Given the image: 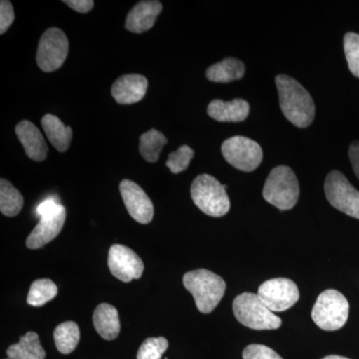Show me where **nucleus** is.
Segmentation results:
<instances>
[{"mask_svg": "<svg viewBox=\"0 0 359 359\" xmlns=\"http://www.w3.org/2000/svg\"><path fill=\"white\" fill-rule=\"evenodd\" d=\"M276 84L285 117L299 128L309 127L316 116V105L308 90L289 75H278Z\"/></svg>", "mask_w": 359, "mask_h": 359, "instance_id": "f257e3e1", "label": "nucleus"}, {"mask_svg": "<svg viewBox=\"0 0 359 359\" xmlns=\"http://www.w3.org/2000/svg\"><path fill=\"white\" fill-rule=\"evenodd\" d=\"M184 287L192 294L196 306L202 313L217 308L226 292V283L221 276L208 269L189 271L183 278Z\"/></svg>", "mask_w": 359, "mask_h": 359, "instance_id": "f03ea898", "label": "nucleus"}, {"mask_svg": "<svg viewBox=\"0 0 359 359\" xmlns=\"http://www.w3.org/2000/svg\"><path fill=\"white\" fill-rule=\"evenodd\" d=\"M226 189V185H222L211 175L203 174L194 180L191 186V197L204 214L219 218L228 214L231 209Z\"/></svg>", "mask_w": 359, "mask_h": 359, "instance_id": "7ed1b4c3", "label": "nucleus"}, {"mask_svg": "<svg viewBox=\"0 0 359 359\" xmlns=\"http://www.w3.org/2000/svg\"><path fill=\"white\" fill-rule=\"evenodd\" d=\"M263 196L280 211L292 209L299 198V180L294 172L287 166L273 168L264 184Z\"/></svg>", "mask_w": 359, "mask_h": 359, "instance_id": "20e7f679", "label": "nucleus"}, {"mask_svg": "<svg viewBox=\"0 0 359 359\" xmlns=\"http://www.w3.org/2000/svg\"><path fill=\"white\" fill-rule=\"evenodd\" d=\"M233 311L238 323L252 330H278L282 325V320L264 304L259 294L252 292L238 295Z\"/></svg>", "mask_w": 359, "mask_h": 359, "instance_id": "39448f33", "label": "nucleus"}, {"mask_svg": "<svg viewBox=\"0 0 359 359\" xmlns=\"http://www.w3.org/2000/svg\"><path fill=\"white\" fill-rule=\"evenodd\" d=\"M36 214L40 217L39 223L26 240V245L32 250L40 249L57 237L66 219L65 208L54 198H48L39 204Z\"/></svg>", "mask_w": 359, "mask_h": 359, "instance_id": "423d86ee", "label": "nucleus"}, {"mask_svg": "<svg viewBox=\"0 0 359 359\" xmlns=\"http://www.w3.org/2000/svg\"><path fill=\"white\" fill-rule=\"evenodd\" d=\"M349 304L341 292L327 290L321 292L314 304L311 318L325 332L340 330L348 320Z\"/></svg>", "mask_w": 359, "mask_h": 359, "instance_id": "0eeeda50", "label": "nucleus"}, {"mask_svg": "<svg viewBox=\"0 0 359 359\" xmlns=\"http://www.w3.org/2000/svg\"><path fill=\"white\" fill-rule=\"evenodd\" d=\"M224 159L243 172H252L263 161V150L256 141L244 136L226 139L222 145Z\"/></svg>", "mask_w": 359, "mask_h": 359, "instance_id": "6e6552de", "label": "nucleus"}, {"mask_svg": "<svg viewBox=\"0 0 359 359\" xmlns=\"http://www.w3.org/2000/svg\"><path fill=\"white\" fill-rule=\"evenodd\" d=\"M69 42L62 30L51 27L42 34L36 53V62L44 72L59 69L67 58Z\"/></svg>", "mask_w": 359, "mask_h": 359, "instance_id": "1a4fd4ad", "label": "nucleus"}, {"mask_svg": "<svg viewBox=\"0 0 359 359\" xmlns=\"http://www.w3.org/2000/svg\"><path fill=\"white\" fill-rule=\"evenodd\" d=\"M325 192L332 207L359 219V192L341 172L332 171L327 175Z\"/></svg>", "mask_w": 359, "mask_h": 359, "instance_id": "9d476101", "label": "nucleus"}, {"mask_svg": "<svg viewBox=\"0 0 359 359\" xmlns=\"http://www.w3.org/2000/svg\"><path fill=\"white\" fill-rule=\"evenodd\" d=\"M259 297L271 311H285L299 299L297 285L289 278H273L259 287Z\"/></svg>", "mask_w": 359, "mask_h": 359, "instance_id": "9b49d317", "label": "nucleus"}, {"mask_svg": "<svg viewBox=\"0 0 359 359\" xmlns=\"http://www.w3.org/2000/svg\"><path fill=\"white\" fill-rule=\"evenodd\" d=\"M108 266L111 273L123 283L139 280L144 271L140 257L130 248L119 244L110 248Z\"/></svg>", "mask_w": 359, "mask_h": 359, "instance_id": "f8f14e48", "label": "nucleus"}, {"mask_svg": "<svg viewBox=\"0 0 359 359\" xmlns=\"http://www.w3.org/2000/svg\"><path fill=\"white\" fill-rule=\"evenodd\" d=\"M120 192L130 216L138 223H151L154 217V205L145 191L134 182L123 180Z\"/></svg>", "mask_w": 359, "mask_h": 359, "instance_id": "ddd939ff", "label": "nucleus"}, {"mask_svg": "<svg viewBox=\"0 0 359 359\" xmlns=\"http://www.w3.org/2000/svg\"><path fill=\"white\" fill-rule=\"evenodd\" d=\"M147 89V78L141 74H126L116 80L111 93L116 102L130 105L141 101L145 97Z\"/></svg>", "mask_w": 359, "mask_h": 359, "instance_id": "4468645a", "label": "nucleus"}, {"mask_svg": "<svg viewBox=\"0 0 359 359\" xmlns=\"http://www.w3.org/2000/svg\"><path fill=\"white\" fill-rule=\"evenodd\" d=\"M163 6L158 0L140 1L130 11L125 27L133 33L148 32L154 26L158 15L162 13Z\"/></svg>", "mask_w": 359, "mask_h": 359, "instance_id": "2eb2a0df", "label": "nucleus"}, {"mask_svg": "<svg viewBox=\"0 0 359 359\" xmlns=\"http://www.w3.org/2000/svg\"><path fill=\"white\" fill-rule=\"evenodd\" d=\"M15 133L22 144L28 158L36 162L46 159L48 146L39 129L33 123L25 120L16 125Z\"/></svg>", "mask_w": 359, "mask_h": 359, "instance_id": "dca6fc26", "label": "nucleus"}, {"mask_svg": "<svg viewBox=\"0 0 359 359\" xmlns=\"http://www.w3.org/2000/svg\"><path fill=\"white\" fill-rule=\"evenodd\" d=\"M208 115L219 122L238 123L247 119L250 113V104L244 99L231 101L215 99L208 106Z\"/></svg>", "mask_w": 359, "mask_h": 359, "instance_id": "f3484780", "label": "nucleus"}, {"mask_svg": "<svg viewBox=\"0 0 359 359\" xmlns=\"http://www.w3.org/2000/svg\"><path fill=\"white\" fill-rule=\"evenodd\" d=\"M96 332L102 339L113 340L120 334V320L118 311L109 304H101L93 313Z\"/></svg>", "mask_w": 359, "mask_h": 359, "instance_id": "a211bd4d", "label": "nucleus"}, {"mask_svg": "<svg viewBox=\"0 0 359 359\" xmlns=\"http://www.w3.org/2000/svg\"><path fill=\"white\" fill-rule=\"evenodd\" d=\"M245 73V66L237 58L229 57L221 62L210 66L205 71V77L215 83H230L242 79Z\"/></svg>", "mask_w": 359, "mask_h": 359, "instance_id": "6ab92c4d", "label": "nucleus"}, {"mask_svg": "<svg viewBox=\"0 0 359 359\" xmlns=\"http://www.w3.org/2000/svg\"><path fill=\"white\" fill-rule=\"evenodd\" d=\"M47 138L59 152H65L69 148L72 140V129L66 126L58 117L52 114L43 116L41 120Z\"/></svg>", "mask_w": 359, "mask_h": 359, "instance_id": "aec40b11", "label": "nucleus"}, {"mask_svg": "<svg viewBox=\"0 0 359 359\" xmlns=\"http://www.w3.org/2000/svg\"><path fill=\"white\" fill-rule=\"evenodd\" d=\"M6 355L11 359H45V351L36 332H28L20 342L7 348Z\"/></svg>", "mask_w": 359, "mask_h": 359, "instance_id": "412c9836", "label": "nucleus"}, {"mask_svg": "<svg viewBox=\"0 0 359 359\" xmlns=\"http://www.w3.org/2000/svg\"><path fill=\"white\" fill-rule=\"evenodd\" d=\"M54 341L59 353L69 354L75 351L80 340V330L76 323L66 321L54 330Z\"/></svg>", "mask_w": 359, "mask_h": 359, "instance_id": "4be33fe9", "label": "nucleus"}, {"mask_svg": "<svg viewBox=\"0 0 359 359\" xmlns=\"http://www.w3.org/2000/svg\"><path fill=\"white\" fill-rule=\"evenodd\" d=\"M168 143L164 134L156 129H151L140 136V151L142 157L149 163H155L159 160L161 151Z\"/></svg>", "mask_w": 359, "mask_h": 359, "instance_id": "5701e85b", "label": "nucleus"}, {"mask_svg": "<svg viewBox=\"0 0 359 359\" xmlns=\"http://www.w3.org/2000/svg\"><path fill=\"white\" fill-rule=\"evenodd\" d=\"M23 207V197L7 180L0 181V211L6 217H15Z\"/></svg>", "mask_w": 359, "mask_h": 359, "instance_id": "b1692460", "label": "nucleus"}, {"mask_svg": "<svg viewBox=\"0 0 359 359\" xmlns=\"http://www.w3.org/2000/svg\"><path fill=\"white\" fill-rule=\"evenodd\" d=\"M58 294V287L49 278L35 280L27 295V304L32 306H42L52 301Z\"/></svg>", "mask_w": 359, "mask_h": 359, "instance_id": "393cba45", "label": "nucleus"}, {"mask_svg": "<svg viewBox=\"0 0 359 359\" xmlns=\"http://www.w3.org/2000/svg\"><path fill=\"white\" fill-rule=\"evenodd\" d=\"M168 346L169 342L165 337H149L139 348L137 359H161Z\"/></svg>", "mask_w": 359, "mask_h": 359, "instance_id": "a878e982", "label": "nucleus"}, {"mask_svg": "<svg viewBox=\"0 0 359 359\" xmlns=\"http://www.w3.org/2000/svg\"><path fill=\"white\" fill-rule=\"evenodd\" d=\"M344 48L349 70L359 78V34L348 32L344 35Z\"/></svg>", "mask_w": 359, "mask_h": 359, "instance_id": "bb28decb", "label": "nucleus"}, {"mask_svg": "<svg viewBox=\"0 0 359 359\" xmlns=\"http://www.w3.org/2000/svg\"><path fill=\"white\" fill-rule=\"evenodd\" d=\"M195 152L189 146H181L176 152L171 153L168 158L166 165L173 174L182 173L188 169L191 160L193 159Z\"/></svg>", "mask_w": 359, "mask_h": 359, "instance_id": "cd10ccee", "label": "nucleus"}, {"mask_svg": "<svg viewBox=\"0 0 359 359\" xmlns=\"http://www.w3.org/2000/svg\"><path fill=\"white\" fill-rule=\"evenodd\" d=\"M244 359H283L273 349L262 344H250L243 351Z\"/></svg>", "mask_w": 359, "mask_h": 359, "instance_id": "c85d7f7f", "label": "nucleus"}, {"mask_svg": "<svg viewBox=\"0 0 359 359\" xmlns=\"http://www.w3.org/2000/svg\"><path fill=\"white\" fill-rule=\"evenodd\" d=\"M14 18V11L13 4L8 0H2L0 2V34H4L11 25H13Z\"/></svg>", "mask_w": 359, "mask_h": 359, "instance_id": "c756f323", "label": "nucleus"}, {"mask_svg": "<svg viewBox=\"0 0 359 359\" xmlns=\"http://www.w3.org/2000/svg\"><path fill=\"white\" fill-rule=\"evenodd\" d=\"M63 4L80 13H89L94 7L93 0H65Z\"/></svg>", "mask_w": 359, "mask_h": 359, "instance_id": "7c9ffc66", "label": "nucleus"}, {"mask_svg": "<svg viewBox=\"0 0 359 359\" xmlns=\"http://www.w3.org/2000/svg\"><path fill=\"white\" fill-rule=\"evenodd\" d=\"M348 155L354 174L359 180V142H353L351 144V147H349Z\"/></svg>", "mask_w": 359, "mask_h": 359, "instance_id": "2f4dec72", "label": "nucleus"}, {"mask_svg": "<svg viewBox=\"0 0 359 359\" xmlns=\"http://www.w3.org/2000/svg\"><path fill=\"white\" fill-rule=\"evenodd\" d=\"M323 359H349V358H344V356H339V355H328V356H325V358H323Z\"/></svg>", "mask_w": 359, "mask_h": 359, "instance_id": "473e14b6", "label": "nucleus"}, {"mask_svg": "<svg viewBox=\"0 0 359 359\" xmlns=\"http://www.w3.org/2000/svg\"><path fill=\"white\" fill-rule=\"evenodd\" d=\"M7 359H11V358H7Z\"/></svg>", "mask_w": 359, "mask_h": 359, "instance_id": "72a5a7b5", "label": "nucleus"}]
</instances>
